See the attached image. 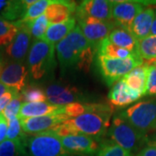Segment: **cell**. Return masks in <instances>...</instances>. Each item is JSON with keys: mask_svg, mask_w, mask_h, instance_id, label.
I'll list each match as a JSON object with an SVG mask.
<instances>
[{"mask_svg": "<svg viewBox=\"0 0 156 156\" xmlns=\"http://www.w3.org/2000/svg\"><path fill=\"white\" fill-rule=\"evenodd\" d=\"M76 18L71 17L64 22L50 24L42 40L56 46L76 28Z\"/></svg>", "mask_w": 156, "mask_h": 156, "instance_id": "obj_20", "label": "cell"}, {"mask_svg": "<svg viewBox=\"0 0 156 156\" xmlns=\"http://www.w3.org/2000/svg\"><path fill=\"white\" fill-rule=\"evenodd\" d=\"M150 35H152V36H155L156 37V17L154 18V22H153V24H152Z\"/></svg>", "mask_w": 156, "mask_h": 156, "instance_id": "obj_40", "label": "cell"}, {"mask_svg": "<svg viewBox=\"0 0 156 156\" xmlns=\"http://www.w3.org/2000/svg\"><path fill=\"white\" fill-rule=\"evenodd\" d=\"M147 64V82L146 95L156 97V65L154 62H146Z\"/></svg>", "mask_w": 156, "mask_h": 156, "instance_id": "obj_34", "label": "cell"}, {"mask_svg": "<svg viewBox=\"0 0 156 156\" xmlns=\"http://www.w3.org/2000/svg\"><path fill=\"white\" fill-rule=\"evenodd\" d=\"M144 10L141 2L111 1L112 20L117 28L129 30L136 16Z\"/></svg>", "mask_w": 156, "mask_h": 156, "instance_id": "obj_10", "label": "cell"}, {"mask_svg": "<svg viewBox=\"0 0 156 156\" xmlns=\"http://www.w3.org/2000/svg\"><path fill=\"white\" fill-rule=\"evenodd\" d=\"M134 128L142 132L156 129V100L141 101L122 113Z\"/></svg>", "mask_w": 156, "mask_h": 156, "instance_id": "obj_7", "label": "cell"}, {"mask_svg": "<svg viewBox=\"0 0 156 156\" xmlns=\"http://www.w3.org/2000/svg\"><path fill=\"white\" fill-rule=\"evenodd\" d=\"M5 66V62H4V57H3V53L2 50H0V73L2 71L3 68Z\"/></svg>", "mask_w": 156, "mask_h": 156, "instance_id": "obj_41", "label": "cell"}, {"mask_svg": "<svg viewBox=\"0 0 156 156\" xmlns=\"http://www.w3.org/2000/svg\"><path fill=\"white\" fill-rule=\"evenodd\" d=\"M155 18V11L153 8H146L139 13L131 23L128 31L138 41L150 35L151 27Z\"/></svg>", "mask_w": 156, "mask_h": 156, "instance_id": "obj_18", "label": "cell"}, {"mask_svg": "<svg viewBox=\"0 0 156 156\" xmlns=\"http://www.w3.org/2000/svg\"><path fill=\"white\" fill-rule=\"evenodd\" d=\"M0 156H25L23 143L5 140L0 143Z\"/></svg>", "mask_w": 156, "mask_h": 156, "instance_id": "obj_32", "label": "cell"}, {"mask_svg": "<svg viewBox=\"0 0 156 156\" xmlns=\"http://www.w3.org/2000/svg\"><path fill=\"white\" fill-rule=\"evenodd\" d=\"M15 23L18 27V31L13 40L5 47V53L11 59L10 61L24 62L30 50L31 35L25 23L21 20Z\"/></svg>", "mask_w": 156, "mask_h": 156, "instance_id": "obj_11", "label": "cell"}, {"mask_svg": "<svg viewBox=\"0 0 156 156\" xmlns=\"http://www.w3.org/2000/svg\"><path fill=\"white\" fill-rule=\"evenodd\" d=\"M59 138L66 150L75 155H93L99 147L97 140L83 134H70Z\"/></svg>", "mask_w": 156, "mask_h": 156, "instance_id": "obj_14", "label": "cell"}, {"mask_svg": "<svg viewBox=\"0 0 156 156\" xmlns=\"http://www.w3.org/2000/svg\"><path fill=\"white\" fill-rule=\"evenodd\" d=\"M112 44L132 51H137L138 40L127 30L115 28L107 37Z\"/></svg>", "mask_w": 156, "mask_h": 156, "instance_id": "obj_23", "label": "cell"}, {"mask_svg": "<svg viewBox=\"0 0 156 156\" xmlns=\"http://www.w3.org/2000/svg\"><path fill=\"white\" fill-rule=\"evenodd\" d=\"M155 15H156V9H155Z\"/></svg>", "mask_w": 156, "mask_h": 156, "instance_id": "obj_43", "label": "cell"}, {"mask_svg": "<svg viewBox=\"0 0 156 156\" xmlns=\"http://www.w3.org/2000/svg\"><path fill=\"white\" fill-rule=\"evenodd\" d=\"M51 0H38L34 4L29 5L26 9L24 16L21 19L23 23H29L33 21L34 19L37 18L43 14H44L46 9L50 5Z\"/></svg>", "mask_w": 156, "mask_h": 156, "instance_id": "obj_28", "label": "cell"}, {"mask_svg": "<svg viewBox=\"0 0 156 156\" xmlns=\"http://www.w3.org/2000/svg\"><path fill=\"white\" fill-rule=\"evenodd\" d=\"M78 26L90 44L95 50L98 45L106 39L113 30L116 28V25L112 21H101L98 19L87 17L83 20L78 21Z\"/></svg>", "mask_w": 156, "mask_h": 156, "instance_id": "obj_8", "label": "cell"}, {"mask_svg": "<svg viewBox=\"0 0 156 156\" xmlns=\"http://www.w3.org/2000/svg\"><path fill=\"white\" fill-rule=\"evenodd\" d=\"M29 73L25 62H7L0 73V83L20 94L26 86Z\"/></svg>", "mask_w": 156, "mask_h": 156, "instance_id": "obj_9", "label": "cell"}, {"mask_svg": "<svg viewBox=\"0 0 156 156\" xmlns=\"http://www.w3.org/2000/svg\"><path fill=\"white\" fill-rule=\"evenodd\" d=\"M136 156H156V138L148 139L145 147L137 153Z\"/></svg>", "mask_w": 156, "mask_h": 156, "instance_id": "obj_36", "label": "cell"}, {"mask_svg": "<svg viewBox=\"0 0 156 156\" xmlns=\"http://www.w3.org/2000/svg\"><path fill=\"white\" fill-rule=\"evenodd\" d=\"M10 90H11V89H9L8 87H6L5 85H4L2 83H0V98H2Z\"/></svg>", "mask_w": 156, "mask_h": 156, "instance_id": "obj_39", "label": "cell"}, {"mask_svg": "<svg viewBox=\"0 0 156 156\" xmlns=\"http://www.w3.org/2000/svg\"><path fill=\"white\" fill-rule=\"evenodd\" d=\"M27 9L24 1L0 0V18L6 21L21 20Z\"/></svg>", "mask_w": 156, "mask_h": 156, "instance_id": "obj_22", "label": "cell"}, {"mask_svg": "<svg viewBox=\"0 0 156 156\" xmlns=\"http://www.w3.org/2000/svg\"><path fill=\"white\" fill-rule=\"evenodd\" d=\"M137 53L140 57L147 62L156 61V37L149 35L145 38L138 41Z\"/></svg>", "mask_w": 156, "mask_h": 156, "instance_id": "obj_25", "label": "cell"}, {"mask_svg": "<svg viewBox=\"0 0 156 156\" xmlns=\"http://www.w3.org/2000/svg\"><path fill=\"white\" fill-rule=\"evenodd\" d=\"M141 96L142 95L139 91L129 88L122 79H121L111 88L108 99L112 106L124 108L139 100Z\"/></svg>", "mask_w": 156, "mask_h": 156, "instance_id": "obj_16", "label": "cell"}, {"mask_svg": "<svg viewBox=\"0 0 156 156\" xmlns=\"http://www.w3.org/2000/svg\"><path fill=\"white\" fill-rule=\"evenodd\" d=\"M45 95L50 104L66 106L73 102H78L82 94L76 87L62 83H53L45 89Z\"/></svg>", "mask_w": 156, "mask_h": 156, "instance_id": "obj_15", "label": "cell"}, {"mask_svg": "<svg viewBox=\"0 0 156 156\" xmlns=\"http://www.w3.org/2000/svg\"><path fill=\"white\" fill-rule=\"evenodd\" d=\"M18 31L16 23L0 18V46L9 44Z\"/></svg>", "mask_w": 156, "mask_h": 156, "instance_id": "obj_30", "label": "cell"}, {"mask_svg": "<svg viewBox=\"0 0 156 156\" xmlns=\"http://www.w3.org/2000/svg\"><path fill=\"white\" fill-rule=\"evenodd\" d=\"M113 107L103 103H86L85 111L80 115L69 119L66 122L78 134L101 140L110 128Z\"/></svg>", "mask_w": 156, "mask_h": 156, "instance_id": "obj_2", "label": "cell"}, {"mask_svg": "<svg viewBox=\"0 0 156 156\" xmlns=\"http://www.w3.org/2000/svg\"><path fill=\"white\" fill-rule=\"evenodd\" d=\"M85 109H86V103H82V102H73L66 106H63V113L69 119L80 115L85 111Z\"/></svg>", "mask_w": 156, "mask_h": 156, "instance_id": "obj_35", "label": "cell"}, {"mask_svg": "<svg viewBox=\"0 0 156 156\" xmlns=\"http://www.w3.org/2000/svg\"><path fill=\"white\" fill-rule=\"evenodd\" d=\"M17 94L18 93H17L16 91H14L13 89H11L2 98H0V115L2 114V112L5 108L6 106L9 104V102L13 99V97Z\"/></svg>", "mask_w": 156, "mask_h": 156, "instance_id": "obj_37", "label": "cell"}, {"mask_svg": "<svg viewBox=\"0 0 156 156\" xmlns=\"http://www.w3.org/2000/svg\"><path fill=\"white\" fill-rule=\"evenodd\" d=\"M25 23L28 26L31 37H33L35 40H41L43 38L50 25V23L48 21L45 14H43L42 16L34 19L33 21Z\"/></svg>", "mask_w": 156, "mask_h": 156, "instance_id": "obj_27", "label": "cell"}, {"mask_svg": "<svg viewBox=\"0 0 156 156\" xmlns=\"http://www.w3.org/2000/svg\"><path fill=\"white\" fill-rule=\"evenodd\" d=\"M77 5L75 2L63 0H51V3L45 11V16L50 24L64 22L70 18L76 12Z\"/></svg>", "mask_w": 156, "mask_h": 156, "instance_id": "obj_17", "label": "cell"}, {"mask_svg": "<svg viewBox=\"0 0 156 156\" xmlns=\"http://www.w3.org/2000/svg\"><path fill=\"white\" fill-rule=\"evenodd\" d=\"M7 130H8V122L1 114L0 115V143L5 140L7 136Z\"/></svg>", "mask_w": 156, "mask_h": 156, "instance_id": "obj_38", "label": "cell"}, {"mask_svg": "<svg viewBox=\"0 0 156 156\" xmlns=\"http://www.w3.org/2000/svg\"><path fill=\"white\" fill-rule=\"evenodd\" d=\"M97 62L101 74L108 86H111L112 84L122 79L134 69L142 65L144 62L138 53L126 59L98 56Z\"/></svg>", "mask_w": 156, "mask_h": 156, "instance_id": "obj_6", "label": "cell"}, {"mask_svg": "<svg viewBox=\"0 0 156 156\" xmlns=\"http://www.w3.org/2000/svg\"><path fill=\"white\" fill-rule=\"evenodd\" d=\"M25 156H77L69 153L60 138L51 130L36 134H27L23 141Z\"/></svg>", "mask_w": 156, "mask_h": 156, "instance_id": "obj_4", "label": "cell"}, {"mask_svg": "<svg viewBox=\"0 0 156 156\" xmlns=\"http://www.w3.org/2000/svg\"><path fill=\"white\" fill-rule=\"evenodd\" d=\"M29 72L34 80H39L56 67L55 46L44 40H34L27 56Z\"/></svg>", "mask_w": 156, "mask_h": 156, "instance_id": "obj_5", "label": "cell"}, {"mask_svg": "<svg viewBox=\"0 0 156 156\" xmlns=\"http://www.w3.org/2000/svg\"><path fill=\"white\" fill-rule=\"evenodd\" d=\"M108 136L114 142L132 154L142 149L148 140L147 133L134 128L122 114L113 118Z\"/></svg>", "mask_w": 156, "mask_h": 156, "instance_id": "obj_3", "label": "cell"}, {"mask_svg": "<svg viewBox=\"0 0 156 156\" xmlns=\"http://www.w3.org/2000/svg\"><path fill=\"white\" fill-rule=\"evenodd\" d=\"M22 101L21 96L19 94H17L13 97V99L9 102V104L3 110L2 115L5 118L7 122H10L14 118H17L18 116V114L23 104Z\"/></svg>", "mask_w": 156, "mask_h": 156, "instance_id": "obj_33", "label": "cell"}, {"mask_svg": "<svg viewBox=\"0 0 156 156\" xmlns=\"http://www.w3.org/2000/svg\"><path fill=\"white\" fill-rule=\"evenodd\" d=\"M154 62V64H155V65H156V61H154V62Z\"/></svg>", "mask_w": 156, "mask_h": 156, "instance_id": "obj_42", "label": "cell"}, {"mask_svg": "<svg viewBox=\"0 0 156 156\" xmlns=\"http://www.w3.org/2000/svg\"><path fill=\"white\" fill-rule=\"evenodd\" d=\"M27 134L23 131L20 119L17 117L8 122V130L6 140H10L17 143H23Z\"/></svg>", "mask_w": 156, "mask_h": 156, "instance_id": "obj_31", "label": "cell"}, {"mask_svg": "<svg viewBox=\"0 0 156 156\" xmlns=\"http://www.w3.org/2000/svg\"><path fill=\"white\" fill-rule=\"evenodd\" d=\"M96 156H133V154L124 149L113 140H101L99 144Z\"/></svg>", "mask_w": 156, "mask_h": 156, "instance_id": "obj_26", "label": "cell"}, {"mask_svg": "<svg viewBox=\"0 0 156 156\" xmlns=\"http://www.w3.org/2000/svg\"><path fill=\"white\" fill-rule=\"evenodd\" d=\"M19 95L24 102H44L47 101L45 91L36 85L25 86Z\"/></svg>", "mask_w": 156, "mask_h": 156, "instance_id": "obj_29", "label": "cell"}, {"mask_svg": "<svg viewBox=\"0 0 156 156\" xmlns=\"http://www.w3.org/2000/svg\"><path fill=\"white\" fill-rule=\"evenodd\" d=\"M98 56H104L111 58H118V59H126L130 56H133L137 53V51L126 50L122 48H119L115 45L112 44L108 40L104 39L97 47Z\"/></svg>", "mask_w": 156, "mask_h": 156, "instance_id": "obj_24", "label": "cell"}, {"mask_svg": "<svg viewBox=\"0 0 156 156\" xmlns=\"http://www.w3.org/2000/svg\"><path fill=\"white\" fill-rule=\"evenodd\" d=\"M75 18L77 21L87 17L101 21H112L111 1L108 0H86L76 7Z\"/></svg>", "mask_w": 156, "mask_h": 156, "instance_id": "obj_13", "label": "cell"}, {"mask_svg": "<svg viewBox=\"0 0 156 156\" xmlns=\"http://www.w3.org/2000/svg\"><path fill=\"white\" fill-rule=\"evenodd\" d=\"M63 110V106H56L50 104V102H23L18 118L20 120L47 115L50 114H55Z\"/></svg>", "mask_w": 156, "mask_h": 156, "instance_id": "obj_19", "label": "cell"}, {"mask_svg": "<svg viewBox=\"0 0 156 156\" xmlns=\"http://www.w3.org/2000/svg\"><path fill=\"white\" fill-rule=\"evenodd\" d=\"M56 50L62 73L70 69L88 72L96 51L78 25L56 45Z\"/></svg>", "mask_w": 156, "mask_h": 156, "instance_id": "obj_1", "label": "cell"}, {"mask_svg": "<svg viewBox=\"0 0 156 156\" xmlns=\"http://www.w3.org/2000/svg\"><path fill=\"white\" fill-rule=\"evenodd\" d=\"M129 88L139 91L142 96L146 95L147 82V64L143 63L134 69L122 78Z\"/></svg>", "mask_w": 156, "mask_h": 156, "instance_id": "obj_21", "label": "cell"}, {"mask_svg": "<svg viewBox=\"0 0 156 156\" xmlns=\"http://www.w3.org/2000/svg\"><path fill=\"white\" fill-rule=\"evenodd\" d=\"M69 119V118L63 113L62 110V112L43 116L23 119L20 120V122L24 134L30 135L52 130L56 126L66 122Z\"/></svg>", "mask_w": 156, "mask_h": 156, "instance_id": "obj_12", "label": "cell"}]
</instances>
